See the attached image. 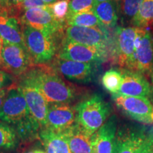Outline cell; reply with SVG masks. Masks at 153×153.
I'll return each mask as SVG.
<instances>
[{
  "label": "cell",
  "instance_id": "cell-1",
  "mask_svg": "<svg viewBox=\"0 0 153 153\" xmlns=\"http://www.w3.org/2000/svg\"><path fill=\"white\" fill-rule=\"evenodd\" d=\"M19 80L33 86L44 96L48 104H71L82 93L81 89L68 83L51 65H34Z\"/></svg>",
  "mask_w": 153,
  "mask_h": 153
},
{
  "label": "cell",
  "instance_id": "cell-2",
  "mask_svg": "<svg viewBox=\"0 0 153 153\" xmlns=\"http://www.w3.org/2000/svg\"><path fill=\"white\" fill-rule=\"evenodd\" d=\"M75 109L76 123L90 135L106 123L111 114L110 104L97 94L78 103Z\"/></svg>",
  "mask_w": 153,
  "mask_h": 153
},
{
  "label": "cell",
  "instance_id": "cell-3",
  "mask_svg": "<svg viewBox=\"0 0 153 153\" xmlns=\"http://www.w3.org/2000/svg\"><path fill=\"white\" fill-rule=\"evenodd\" d=\"M25 45L35 65L47 64L54 60L62 37L45 34L22 24Z\"/></svg>",
  "mask_w": 153,
  "mask_h": 153
},
{
  "label": "cell",
  "instance_id": "cell-4",
  "mask_svg": "<svg viewBox=\"0 0 153 153\" xmlns=\"http://www.w3.org/2000/svg\"><path fill=\"white\" fill-rule=\"evenodd\" d=\"M127 70L153 76V37L144 28H140L135 38V51Z\"/></svg>",
  "mask_w": 153,
  "mask_h": 153
},
{
  "label": "cell",
  "instance_id": "cell-5",
  "mask_svg": "<svg viewBox=\"0 0 153 153\" xmlns=\"http://www.w3.org/2000/svg\"><path fill=\"white\" fill-rule=\"evenodd\" d=\"M22 24L48 35L62 37L66 26L57 20L48 8H35L25 11L20 16Z\"/></svg>",
  "mask_w": 153,
  "mask_h": 153
},
{
  "label": "cell",
  "instance_id": "cell-6",
  "mask_svg": "<svg viewBox=\"0 0 153 153\" xmlns=\"http://www.w3.org/2000/svg\"><path fill=\"white\" fill-rule=\"evenodd\" d=\"M106 49L95 46H87L62 39L55 57L62 60L99 65L106 59L107 55Z\"/></svg>",
  "mask_w": 153,
  "mask_h": 153
},
{
  "label": "cell",
  "instance_id": "cell-7",
  "mask_svg": "<svg viewBox=\"0 0 153 153\" xmlns=\"http://www.w3.org/2000/svg\"><path fill=\"white\" fill-rule=\"evenodd\" d=\"M27 103L18 83L14 82L10 86L8 94L0 109V120L14 126L29 116Z\"/></svg>",
  "mask_w": 153,
  "mask_h": 153
},
{
  "label": "cell",
  "instance_id": "cell-8",
  "mask_svg": "<svg viewBox=\"0 0 153 153\" xmlns=\"http://www.w3.org/2000/svg\"><path fill=\"white\" fill-rule=\"evenodd\" d=\"M1 57L2 70L18 77L28 72L35 65L27 50L14 44L3 43Z\"/></svg>",
  "mask_w": 153,
  "mask_h": 153
},
{
  "label": "cell",
  "instance_id": "cell-9",
  "mask_svg": "<svg viewBox=\"0 0 153 153\" xmlns=\"http://www.w3.org/2000/svg\"><path fill=\"white\" fill-rule=\"evenodd\" d=\"M113 99L128 116L143 123H153V106L148 98L113 94Z\"/></svg>",
  "mask_w": 153,
  "mask_h": 153
},
{
  "label": "cell",
  "instance_id": "cell-10",
  "mask_svg": "<svg viewBox=\"0 0 153 153\" xmlns=\"http://www.w3.org/2000/svg\"><path fill=\"white\" fill-rule=\"evenodd\" d=\"M62 39L87 46L106 48L107 34L103 27H79L66 26Z\"/></svg>",
  "mask_w": 153,
  "mask_h": 153
},
{
  "label": "cell",
  "instance_id": "cell-11",
  "mask_svg": "<svg viewBox=\"0 0 153 153\" xmlns=\"http://www.w3.org/2000/svg\"><path fill=\"white\" fill-rule=\"evenodd\" d=\"M17 83L27 103L30 116L39 123L41 129L45 128L47 123L48 102L33 86L22 80H19Z\"/></svg>",
  "mask_w": 153,
  "mask_h": 153
},
{
  "label": "cell",
  "instance_id": "cell-12",
  "mask_svg": "<svg viewBox=\"0 0 153 153\" xmlns=\"http://www.w3.org/2000/svg\"><path fill=\"white\" fill-rule=\"evenodd\" d=\"M76 123L75 106L70 104H49L45 128L62 133Z\"/></svg>",
  "mask_w": 153,
  "mask_h": 153
},
{
  "label": "cell",
  "instance_id": "cell-13",
  "mask_svg": "<svg viewBox=\"0 0 153 153\" xmlns=\"http://www.w3.org/2000/svg\"><path fill=\"white\" fill-rule=\"evenodd\" d=\"M52 66L59 74L66 79L77 82H88L92 79L95 72L94 63L79 62L62 60L55 57Z\"/></svg>",
  "mask_w": 153,
  "mask_h": 153
},
{
  "label": "cell",
  "instance_id": "cell-14",
  "mask_svg": "<svg viewBox=\"0 0 153 153\" xmlns=\"http://www.w3.org/2000/svg\"><path fill=\"white\" fill-rule=\"evenodd\" d=\"M121 71L123 81L116 94L147 98L150 97L152 94V87L143 74L127 69Z\"/></svg>",
  "mask_w": 153,
  "mask_h": 153
},
{
  "label": "cell",
  "instance_id": "cell-15",
  "mask_svg": "<svg viewBox=\"0 0 153 153\" xmlns=\"http://www.w3.org/2000/svg\"><path fill=\"white\" fill-rule=\"evenodd\" d=\"M141 28L119 27L116 30L117 63L120 68L128 69L135 51V41Z\"/></svg>",
  "mask_w": 153,
  "mask_h": 153
},
{
  "label": "cell",
  "instance_id": "cell-16",
  "mask_svg": "<svg viewBox=\"0 0 153 153\" xmlns=\"http://www.w3.org/2000/svg\"><path fill=\"white\" fill-rule=\"evenodd\" d=\"M72 153H94L93 135L88 133L77 123L62 133Z\"/></svg>",
  "mask_w": 153,
  "mask_h": 153
},
{
  "label": "cell",
  "instance_id": "cell-17",
  "mask_svg": "<svg viewBox=\"0 0 153 153\" xmlns=\"http://www.w3.org/2000/svg\"><path fill=\"white\" fill-rule=\"evenodd\" d=\"M0 38L4 43L17 45L26 49L22 24L18 17L9 16L7 13L0 14Z\"/></svg>",
  "mask_w": 153,
  "mask_h": 153
},
{
  "label": "cell",
  "instance_id": "cell-18",
  "mask_svg": "<svg viewBox=\"0 0 153 153\" xmlns=\"http://www.w3.org/2000/svg\"><path fill=\"white\" fill-rule=\"evenodd\" d=\"M117 133V119L111 116L93 135L94 153H112Z\"/></svg>",
  "mask_w": 153,
  "mask_h": 153
},
{
  "label": "cell",
  "instance_id": "cell-19",
  "mask_svg": "<svg viewBox=\"0 0 153 153\" xmlns=\"http://www.w3.org/2000/svg\"><path fill=\"white\" fill-rule=\"evenodd\" d=\"M145 136L143 130H120L116 133L112 153H136Z\"/></svg>",
  "mask_w": 153,
  "mask_h": 153
},
{
  "label": "cell",
  "instance_id": "cell-20",
  "mask_svg": "<svg viewBox=\"0 0 153 153\" xmlns=\"http://www.w3.org/2000/svg\"><path fill=\"white\" fill-rule=\"evenodd\" d=\"M39 136L46 153H72L62 133L43 128L40 131Z\"/></svg>",
  "mask_w": 153,
  "mask_h": 153
},
{
  "label": "cell",
  "instance_id": "cell-21",
  "mask_svg": "<svg viewBox=\"0 0 153 153\" xmlns=\"http://www.w3.org/2000/svg\"><path fill=\"white\" fill-rule=\"evenodd\" d=\"M13 126L16 132L19 143L22 145H26L36 140H40L41 126L30 115Z\"/></svg>",
  "mask_w": 153,
  "mask_h": 153
},
{
  "label": "cell",
  "instance_id": "cell-22",
  "mask_svg": "<svg viewBox=\"0 0 153 153\" xmlns=\"http://www.w3.org/2000/svg\"><path fill=\"white\" fill-rule=\"evenodd\" d=\"M94 12L103 26L114 27L118 22V4L114 0L96 4Z\"/></svg>",
  "mask_w": 153,
  "mask_h": 153
},
{
  "label": "cell",
  "instance_id": "cell-23",
  "mask_svg": "<svg viewBox=\"0 0 153 153\" xmlns=\"http://www.w3.org/2000/svg\"><path fill=\"white\" fill-rule=\"evenodd\" d=\"M65 24L66 26L79 27H103L94 11L68 15Z\"/></svg>",
  "mask_w": 153,
  "mask_h": 153
},
{
  "label": "cell",
  "instance_id": "cell-24",
  "mask_svg": "<svg viewBox=\"0 0 153 153\" xmlns=\"http://www.w3.org/2000/svg\"><path fill=\"white\" fill-rule=\"evenodd\" d=\"M19 139L14 127L0 120V150H11L16 148Z\"/></svg>",
  "mask_w": 153,
  "mask_h": 153
},
{
  "label": "cell",
  "instance_id": "cell-25",
  "mask_svg": "<svg viewBox=\"0 0 153 153\" xmlns=\"http://www.w3.org/2000/svg\"><path fill=\"white\" fill-rule=\"evenodd\" d=\"M132 23L136 27L144 29L153 26V0H143Z\"/></svg>",
  "mask_w": 153,
  "mask_h": 153
},
{
  "label": "cell",
  "instance_id": "cell-26",
  "mask_svg": "<svg viewBox=\"0 0 153 153\" xmlns=\"http://www.w3.org/2000/svg\"><path fill=\"white\" fill-rule=\"evenodd\" d=\"M123 81L121 70L111 69L107 70L101 77V84L104 89L112 94H116Z\"/></svg>",
  "mask_w": 153,
  "mask_h": 153
},
{
  "label": "cell",
  "instance_id": "cell-27",
  "mask_svg": "<svg viewBox=\"0 0 153 153\" xmlns=\"http://www.w3.org/2000/svg\"><path fill=\"white\" fill-rule=\"evenodd\" d=\"M143 0H118V8L124 18L133 20L138 12Z\"/></svg>",
  "mask_w": 153,
  "mask_h": 153
},
{
  "label": "cell",
  "instance_id": "cell-28",
  "mask_svg": "<svg viewBox=\"0 0 153 153\" xmlns=\"http://www.w3.org/2000/svg\"><path fill=\"white\" fill-rule=\"evenodd\" d=\"M70 1V0H58L56 2L51 4H47V7L58 22L65 24V20L69 11Z\"/></svg>",
  "mask_w": 153,
  "mask_h": 153
},
{
  "label": "cell",
  "instance_id": "cell-29",
  "mask_svg": "<svg viewBox=\"0 0 153 153\" xmlns=\"http://www.w3.org/2000/svg\"><path fill=\"white\" fill-rule=\"evenodd\" d=\"M96 5L94 0H70L68 15L93 11Z\"/></svg>",
  "mask_w": 153,
  "mask_h": 153
},
{
  "label": "cell",
  "instance_id": "cell-30",
  "mask_svg": "<svg viewBox=\"0 0 153 153\" xmlns=\"http://www.w3.org/2000/svg\"><path fill=\"white\" fill-rule=\"evenodd\" d=\"M7 12L9 16L20 18L24 0H4Z\"/></svg>",
  "mask_w": 153,
  "mask_h": 153
},
{
  "label": "cell",
  "instance_id": "cell-31",
  "mask_svg": "<svg viewBox=\"0 0 153 153\" xmlns=\"http://www.w3.org/2000/svg\"><path fill=\"white\" fill-rule=\"evenodd\" d=\"M136 153H153V128L149 133H146V136Z\"/></svg>",
  "mask_w": 153,
  "mask_h": 153
},
{
  "label": "cell",
  "instance_id": "cell-32",
  "mask_svg": "<svg viewBox=\"0 0 153 153\" xmlns=\"http://www.w3.org/2000/svg\"><path fill=\"white\" fill-rule=\"evenodd\" d=\"M45 4L43 0H24L22 4V10L26 11L30 9L35 8H45Z\"/></svg>",
  "mask_w": 153,
  "mask_h": 153
},
{
  "label": "cell",
  "instance_id": "cell-33",
  "mask_svg": "<svg viewBox=\"0 0 153 153\" xmlns=\"http://www.w3.org/2000/svg\"><path fill=\"white\" fill-rule=\"evenodd\" d=\"M11 81L12 76L10 74L2 70H0V90L12 85L13 83L11 84Z\"/></svg>",
  "mask_w": 153,
  "mask_h": 153
},
{
  "label": "cell",
  "instance_id": "cell-34",
  "mask_svg": "<svg viewBox=\"0 0 153 153\" xmlns=\"http://www.w3.org/2000/svg\"><path fill=\"white\" fill-rule=\"evenodd\" d=\"M10 86L1 89V90H0V109H1V106H2L4 101L6 97H7V94H8L9 89H10Z\"/></svg>",
  "mask_w": 153,
  "mask_h": 153
},
{
  "label": "cell",
  "instance_id": "cell-35",
  "mask_svg": "<svg viewBox=\"0 0 153 153\" xmlns=\"http://www.w3.org/2000/svg\"><path fill=\"white\" fill-rule=\"evenodd\" d=\"M7 13V9H6L5 1L4 0H0V14Z\"/></svg>",
  "mask_w": 153,
  "mask_h": 153
},
{
  "label": "cell",
  "instance_id": "cell-36",
  "mask_svg": "<svg viewBox=\"0 0 153 153\" xmlns=\"http://www.w3.org/2000/svg\"><path fill=\"white\" fill-rule=\"evenodd\" d=\"M4 42L1 38H0V68L2 70L3 68V62H2V57H1V53H2V48H3Z\"/></svg>",
  "mask_w": 153,
  "mask_h": 153
},
{
  "label": "cell",
  "instance_id": "cell-37",
  "mask_svg": "<svg viewBox=\"0 0 153 153\" xmlns=\"http://www.w3.org/2000/svg\"><path fill=\"white\" fill-rule=\"evenodd\" d=\"M57 1H58V0H43L45 4H51L56 2Z\"/></svg>",
  "mask_w": 153,
  "mask_h": 153
},
{
  "label": "cell",
  "instance_id": "cell-38",
  "mask_svg": "<svg viewBox=\"0 0 153 153\" xmlns=\"http://www.w3.org/2000/svg\"><path fill=\"white\" fill-rule=\"evenodd\" d=\"M96 4H99V3H101V2H104V1H111V0H94Z\"/></svg>",
  "mask_w": 153,
  "mask_h": 153
},
{
  "label": "cell",
  "instance_id": "cell-39",
  "mask_svg": "<svg viewBox=\"0 0 153 153\" xmlns=\"http://www.w3.org/2000/svg\"><path fill=\"white\" fill-rule=\"evenodd\" d=\"M36 153H46V152H43V150H36Z\"/></svg>",
  "mask_w": 153,
  "mask_h": 153
},
{
  "label": "cell",
  "instance_id": "cell-40",
  "mask_svg": "<svg viewBox=\"0 0 153 153\" xmlns=\"http://www.w3.org/2000/svg\"><path fill=\"white\" fill-rule=\"evenodd\" d=\"M25 153H36V150H31V151H29V152H26Z\"/></svg>",
  "mask_w": 153,
  "mask_h": 153
},
{
  "label": "cell",
  "instance_id": "cell-41",
  "mask_svg": "<svg viewBox=\"0 0 153 153\" xmlns=\"http://www.w3.org/2000/svg\"><path fill=\"white\" fill-rule=\"evenodd\" d=\"M0 153H4L2 150H0Z\"/></svg>",
  "mask_w": 153,
  "mask_h": 153
},
{
  "label": "cell",
  "instance_id": "cell-42",
  "mask_svg": "<svg viewBox=\"0 0 153 153\" xmlns=\"http://www.w3.org/2000/svg\"><path fill=\"white\" fill-rule=\"evenodd\" d=\"M151 78H152V83H153V76Z\"/></svg>",
  "mask_w": 153,
  "mask_h": 153
}]
</instances>
